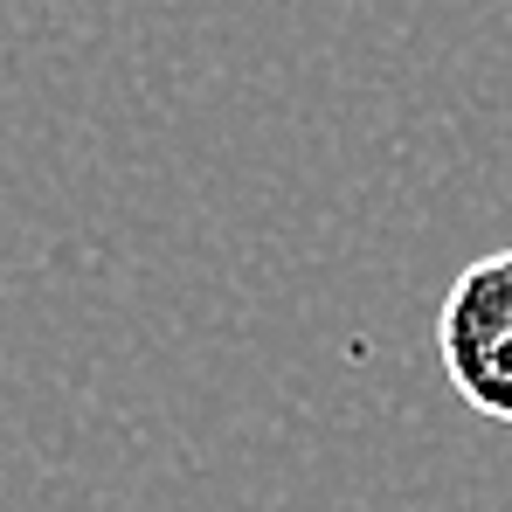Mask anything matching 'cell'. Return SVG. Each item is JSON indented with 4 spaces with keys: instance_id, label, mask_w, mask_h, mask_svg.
I'll list each match as a JSON object with an SVG mask.
<instances>
[{
    "instance_id": "cell-1",
    "label": "cell",
    "mask_w": 512,
    "mask_h": 512,
    "mask_svg": "<svg viewBox=\"0 0 512 512\" xmlns=\"http://www.w3.org/2000/svg\"><path fill=\"white\" fill-rule=\"evenodd\" d=\"M436 353L464 409L512 429V250H492L457 270L436 312Z\"/></svg>"
}]
</instances>
